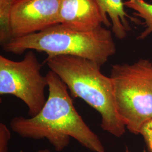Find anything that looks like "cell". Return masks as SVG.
Here are the masks:
<instances>
[{"label": "cell", "instance_id": "cell-1", "mask_svg": "<svg viewBox=\"0 0 152 152\" xmlns=\"http://www.w3.org/2000/svg\"><path fill=\"white\" fill-rule=\"evenodd\" d=\"M46 77L49 95L43 108L34 117L12 118L11 130L24 138L46 139L58 152L69 145L71 138L92 152H105L99 136L76 110L64 82L53 71H49Z\"/></svg>", "mask_w": 152, "mask_h": 152}, {"label": "cell", "instance_id": "cell-2", "mask_svg": "<svg viewBox=\"0 0 152 152\" xmlns=\"http://www.w3.org/2000/svg\"><path fill=\"white\" fill-rule=\"evenodd\" d=\"M51 71L64 82L75 98H80L101 116L103 130L120 137L126 126L118 114L112 81L100 72L101 66L91 60L79 56L58 55L48 57Z\"/></svg>", "mask_w": 152, "mask_h": 152}, {"label": "cell", "instance_id": "cell-5", "mask_svg": "<svg viewBox=\"0 0 152 152\" xmlns=\"http://www.w3.org/2000/svg\"><path fill=\"white\" fill-rule=\"evenodd\" d=\"M41 67L32 50L20 61L0 56V95L20 99L27 106L29 117L38 114L46 101L45 90L48 83L41 73Z\"/></svg>", "mask_w": 152, "mask_h": 152}, {"label": "cell", "instance_id": "cell-6", "mask_svg": "<svg viewBox=\"0 0 152 152\" xmlns=\"http://www.w3.org/2000/svg\"><path fill=\"white\" fill-rule=\"evenodd\" d=\"M60 0H15L10 16L12 39L60 24Z\"/></svg>", "mask_w": 152, "mask_h": 152}, {"label": "cell", "instance_id": "cell-12", "mask_svg": "<svg viewBox=\"0 0 152 152\" xmlns=\"http://www.w3.org/2000/svg\"><path fill=\"white\" fill-rule=\"evenodd\" d=\"M139 134H141L144 137L148 151L152 152V119L142 126Z\"/></svg>", "mask_w": 152, "mask_h": 152}, {"label": "cell", "instance_id": "cell-8", "mask_svg": "<svg viewBox=\"0 0 152 152\" xmlns=\"http://www.w3.org/2000/svg\"><path fill=\"white\" fill-rule=\"evenodd\" d=\"M95 1L105 19L111 23L112 32L119 39H124L131 29L129 19L134 23H139L137 19L129 15L126 12L122 0Z\"/></svg>", "mask_w": 152, "mask_h": 152}, {"label": "cell", "instance_id": "cell-7", "mask_svg": "<svg viewBox=\"0 0 152 152\" xmlns=\"http://www.w3.org/2000/svg\"><path fill=\"white\" fill-rule=\"evenodd\" d=\"M60 24L80 31H91L102 24L112 26L95 0H60Z\"/></svg>", "mask_w": 152, "mask_h": 152}, {"label": "cell", "instance_id": "cell-10", "mask_svg": "<svg viewBox=\"0 0 152 152\" xmlns=\"http://www.w3.org/2000/svg\"><path fill=\"white\" fill-rule=\"evenodd\" d=\"M15 0H0V43L2 46L11 39L10 16Z\"/></svg>", "mask_w": 152, "mask_h": 152}, {"label": "cell", "instance_id": "cell-9", "mask_svg": "<svg viewBox=\"0 0 152 152\" xmlns=\"http://www.w3.org/2000/svg\"><path fill=\"white\" fill-rule=\"evenodd\" d=\"M124 5L136 11L134 14L144 20L145 29L137 37L143 39L152 33V4L145 0H128Z\"/></svg>", "mask_w": 152, "mask_h": 152}, {"label": "cell", "instance_id": "cell-4", "mask_svg": "<svg viewBox=\"0 0 152 152\" xmlns=\"http://www.w3.org/2000/svg\"><path fill=\"white\" fill-rule=\"evenodd\" d=\"M110 77L120 118L131 133L139 134L142 126L152 119V62L141 59L112 65Z\"/></svg>", "mask_w": 152, "mask_h": 152}, {"label": "cell", "instance_id": "cell-13", "mask_svg": "<svg viewBox=\"0 0 152 152\" xmlns=\"http://www.w3.org/2000/svg\"><path fill=\"white\" fill-rule=\"evenodd\" d=\"M36 152H51L49 149H40Z\"/></svg>", "mask_w": 152, "mask_h": 152}, {"label": "cell", "instance_id": "cell-3", "mask_svg": "<svg viewBox=\"0 0 152 152\" xmlns=\"http://www.w3.org/2000/svg\"><path fill=\"white\" fill-rule=\"evenodd\" d=\"M2 48L8 53L22 54L27 50L43 52L53 57L79 56L102 66L116 53L112 31L99 26L91 31H80L57 24L39 32L12 38Z\"/></svg>", "mask_w": 152, "mask_h": 152}, {"label": "cell", "instance_id": "cell-11", "mask_svg": "<svg viewBox=\"0 0 152 152\" xmlns=\"http://www.w3.org/2000/svg\"><path fill=\"white\" fill-rule=\"evenodd\" d=\"M11 137L10 131L4 123L0 124V152H8V145Z\"/></svg>", "mask_w": 152, "mask_h": 152}, {"label": "cell", "instance_id": "cell-14", "mask_svg": "<svg viewBox=\"0 0 152 152\" xmlns=\"http://www.w3.org/2000/svg\"><path fill=\"white\" fill-rule=\"evenodd\" d=\"M125 152H130V151H129V149H128V148H127V147H126V151H125Z\"/></svg>", "mask_w": 152, "mask_h": 152}]
</instances>
